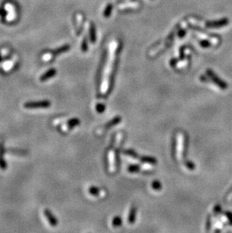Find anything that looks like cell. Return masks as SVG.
Returning a JSON list of instances; mask_svg holds the SVG:
<instances>
[{
	"mask_svg": "<svg viewBox=\"0 0 232 233\" xmlns=\"http://www.w3.org/2000/svg\"><path fill=\"white\" fill-rule=\"evenodd\" d=\"M153 187H154L155 189H156V190H158V189L160 188V183L158 182H155L153 183Z\"/></svg>",
	"mask_w": 232,
	"mask_h": 233,
	"instance_id": "obj_11",
	"label": "cell"
},
{
	"mask_svg": "<svg viewBox=\"0 0 232 233\" xmlns=\"http://www.w3.org/2000/svg\"><path fill=\"white\" fill-rule=\"evenodd\" d=\"M121 223V219L119 217H116L114 219V221H113V224H114L115 225H120Z\"/></svg>",
	"mask_w": 232,
	"mask_h": 233,
	"instance_id": "obj_10",
	"label": "cell"
},
{
	"mask_svg": "<svg viewBox=\"0 0 232 233\" xmlns=\"http://www.w3.org/2000/svg\"><path fill=\"white\" fill-rule=\"evenodd\" d=\"M95 27H94V25L92 24L91 25V31H90V36H91V41L93 43H95V41H96V35H95Z\"/></svg>",
	"mask_w": 232,
	"mask_h": 233,
	"instance_id": "obj_7",
	"label": "cell"
},
{
	"mask_svg": "<svg viewBox=\"0 0 232 233\" xmlns=\"http://www.w3.org/2000/svg\"><path fill=\"white\" fill-rule=\"evenodd\" d=\"M0 14H1V15H5V12L4 10H2V9H0Z\"/></svg>",
	"mask_w": 232,
	"mask_h": 233,
	"instance_id": "obj_12",
	"label": "cell"
},
{
	"mask_svg": "<svg viewBox=\"0 0 232 233\" xmlns=\"http://www.w3.org/2000/svg\"><path fill=\"white\" fill-rule=\"evenodd\" d=\"M57 73L56 69H49L48 71H47L46 73H44L43 75H42V76L40 77V81L43 82V81H46L49 79L52 78L53 76H55V74Z\"/></svg>",
	"mask_w": 232,
	"mask_h": 233,
	"instance_id": "obj_3",
	"label": "cell"
},
{
	"mask_svg": "<svg viewBox=\"0 0 232 233\" xmlns=\"http://www.w3.org/2000/svg\"><path fill=\"white\" fill-rule=\"evenodd\" d=\"M51 106V102L47 100L39 102H28L24 104V107L27 109H42V108H48Z\"/></svg>",
	"mask_w": 232,
	"mask_h": 233,
	"instance_id": "obj_1",
	"label": "cell"
},
{
	"mask_svg": "<svg viewBox=\"0 0 232 233\" xmlns=\"http://www.w3.org/2000/svg\"><path fill=\"white\" fill-rule=\"evenodd\" d=\"M44 214H45V217L47 218L48 223H50L52 226H55V225L57 224V220L56 218L53 216V214H52V212H51L50 210H45V211H44Z\"/></svg>",
	"mask_w": 232,
	"mask_h": 233,
	"instance_id": "obj_2",
	"label": "cell"
},
{
	"mask_svg": "<svg viewBox=\"0 0 232 233\" xmlns=\"http://www.w3.org/2000/svg\"><path fill=\"white\" fill-rule=\"evenodd\" d=\"M1 60H2V58H1V56H0V61H1Z\"/></svg>",
	"mask_w": 232,
	"mask_h": 233,
	"instance_id": "obj_13",
	"label": "cell"
},
{
	"mask_svg": "<svg viewBox=\"0 0 232 233\" xmlns=\"http://www.w3.org/2000/svg\"><path fill=\"white\" fill-rule=\"evenodd\" d=\"M112 5H108V7H107V8H106L107 11H106L105 13H104V15H105V17H109V14H110V12H112Z\"/></svg>",
	"mask_w": 232,
	"mask_h": 233,
	"instance_id": "obj_8",
	"label": "cell"
},
{
	"mask_svg": "<svg viewBox=\"0 0 232 233\" xmlns=\"http://www.w3.org/2000/svg\"><path fill=\"white\" fill-rule=\"evenodd\" d=\"M228 21L227 19H223V20H222V21H217L216 23H207L206 26L209 27H222V26L228 24Z\"/></svg>",
	"mask_w": 232,
	"mask_h": 233,
	"instance_id": "obj_4",
	"label": "cell"
},
{
	"mask_svg": "<svg viewBox=\"0 0 232 233\" xmlns=\"http://www.w3.org/2000/svg\"><path fill=\"white\" fill-rule=\"evenodd\" d=\"M69 48H70L69 45H64V46L60 47L59 48L56 49L55 51H53V54H54V55H58V54H62V53L66 52L67 51L69 50Z\"/></svg>",
	"mask_w": 232,
	"mask_h": 233,
	"instance_id": "obj_6",
	"label": "cell"
},
{
	"mask_svg": "<svg viewBox=\"0 0 232 233\" xmlns=\"http://www.w3.org/2000/svg\"><path fill=\"white\" fill-rule=\"evenodd\" d=\"M87 50V43L86 38H84L83 43H82V51H85Z\"/></svg>",
	"mask_w": 232,
	"mask_h": 233,
	"instance_id": "obj_9",
	"label": "cell"
},
{
	"mask_svg": "<svg viewBox=\"0 0 232 233\" xmlns=\"http://www.w3.org/2000/svg\"><path fill=\"white\" fill-rule=\"evenodd\" d=\"M79 123H80V121L77 119H71V120H69V122H67V124H66L67 127V129H71V128L76 127V126H77Z\"/></svg>",
	"mask_w": 232,
	"mask_h": 233,
	"instance_id": "obj_5",
	"label": "cell"
}]
</instances>
